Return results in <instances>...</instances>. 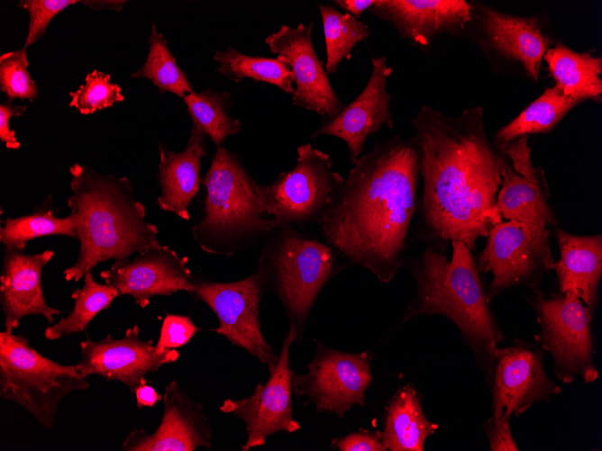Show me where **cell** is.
Masks as SVG:
<instances>
[{"label": "cell", "instance_id": "6da1fadb", "mask_svg": "<svg viewBox=\"0 0 602 451\" xmlns=\"http://www.w3.org/2000/svg\"><path fill=\"white\" fill-rule=\"evenodd\" d=\"M411 122L423 178L414 239L443 250L463 241L473 250L501 221L496 203L506 155L486 133L482 107L449 117L422 105Z\"/></svg>", "mask_w": 602, "mask_h": 451}, {"label": "cell", "instance_id": "7a4b0ae2", "mask_svg": "<svg viewBox=\"0 0 602 451\" xmlns=\"http://www.w3.org/2000/svg\"><path fill=\"white\" fill-rule=\"evenodd\" d=\"M419 176L414 138L377 141L352 165L321 216L326 243L351 265L390 283L404 261L419 209Z\"/></svg>", "mask_w": 602, "mask_h": 451}, {"label": "cell", "instance_id": "3957f363", "mask_svg": "<svg viewBox=\"0 0 602 451\" xmlns=\"http://www.w3.org/2000/svg\"><path fill=\"white\" fill-rule=\"evenodd\" d=\"M450 260L443 249L427 245L407 258L415 281V295L403 313V322L441 315L459 329L479 365L488 372L498 344L505 339L490 306L472 250L463 241L451 242Z\"/></svg>", "mask_w": 602, "mask_h": 451}, {"label": "cell", "instance_id": "277c9868", "mask_svg": "<svg viewBox=\"0 0 602 451\" xmlns=\"http://www.w3.org/2000/svg\"><path fill=\"white\" fill-rule=\"evenodd\" d=\"M72 194L67 204L76 223L80 249L63 271L78 282L99 263L121 260L160 245L156 225L146 221V208L136 200L130 180L102 175L78 163L69 167Z\"/></svg>", "mask_w": 602, "mask_h": 451}, {"label": "cell", "instance_id": "5b68a950", "mask_svg": "<svg viewBox=\"0 0 602 451\" xmlns=\"http://www.w3.org/2000/svg\"><path fill=\"white\" fill-rule=\"evenodd\" d=\"M203 184L206 189L204 216L192 232L203 250L226 252L245 239L273 232V219H266V185L254 181L239 158L219 147Z\"/></svg>", "mask_w": 602, "mask_h": 451}, {"label": "cell", "instance_id": "8992f818", "mask_svg": "<svg viewBox=\"0 0 602 451\" xmlns=\"http://www.w3.org/2000/svg\"><path fill=\"white\" fill-rule=\"evenodd\" d=\"M87 377L76 365L39 353L23 335L0 332V396L23 407L43 428H52L68 394L89 387Z\"/></svg>", "mask_w": 602, "mask_h": 451}, {"label": "cell", "instance_id": "52a82bcc", "mask_svg": "<svg viewBox=\"0 0 602 451\" xmlns=\"http://www.w3.org/2000/svg\"><path fill=\"white\" fill-rule=\"evenodd\" d=\"M278 229L263 256L266 265L260 268L298 339L316 297L333 272L335 257L327 243L299 234L291 225Z\"/></svg>", "mask_w": 602, "mask_h": 451}, {"label": "cell", "instance_id": "ba28073f", "mask_svg": "<svg viewBox=\"0 0 602 451\" xmlns=\"http://www.w3.org/2000/svg\"><path fill=\"white\" fill-rule=\"evenodd\" d=\"M527 300L540 326L536 344L551 355L557 379L564 383L578 377L588 383L595 382L598 371L591 333L594 312L572 293L546 296L539 290Z\"/></svg>", "mask_w": 602, "mask_h": 451}, {"label": "cell", "instance_id": "9c48e42d", "mask_svg": "<svg viewBox=\"0 0 602 451\" xmlns=\"http://www.w3.org/2000/svg\"><path fill=\"white\" fill-rule=\"evenodd\" d=\"M550 235V230L539 232L516 221H500L489 230L477 263L480 273L492 275L487 290L489 300L514 286L541 290L555 263Z\"/></svg>", "mask_w": 602, "mask_h": 451}, {"label": "cell", "instance_id": "30bf717a", "mask_svg": "<svg viewBox=\"0 0 602 451\" xmlns=\"http://www.w3.org/2000/svg\"><path fill=\"white\" fill-rule=\"evenodd\" d=\"M343 180L328 154L310 143L301 145L295 167L266 185L269 215L277 228L319 222Z\"/></svg>", "mask_w": 602, "mask_h": 451}, {"label": "cell", "instance_id": "8fae6325", "mask_svg": "<svg viewBox=\"0 0 602 451\" xmlns=\"http://www.w3.org/2000/svg\"><path fill=\"white\" fill-rule=\"evenodd\" d=\"M264 284L260 267L247 278L231 283L203 281L191 276L187 292L215 313L219 326L214 331L247 350L271 372L278 356L260 330L259 307Z\"/></svg>", "mask_w": 602, "mask_h": 451}, {"label": "cell", "instance_id": "7c38bea8", "mask_svg": "<svg viewBox=\"0 0 602 451\" xmlns=\"http://www.w3.org/2000/svg\"><path fill=\"white\" fill-rule=\"evenodd\" d=\"M371 358L368 352H341L318 343L307 372L293 374V393L306 396L317 412H331L342 419L354 405H365V393L372 381Z\"/></svg>", "mask_w": 602, "mask_h": 451}, {"label": "cell", "instance_id": "4fadbf2b", "mask_svg": "<svg viewBox=\"0 0 602 451\" xmlns=\"http://www.w3.org/2000/svg\"><path fill=\"white\" fill-rule=\"evenodd\" d=\"M543 356L537 344L524 340L496 348L493 365L486 372L494 418L517 417L561 392L546 374Z\"/></svg>", "mask_w": 602, "mask_h": 451}, {"label": "cell", "instance_id": "5bb4252c", "mask_svg": "<svg viewBox=\"0 0 602 451\" xmlns=\"http://www.w3.org/2000/svg\"><path fill=\"white\" fill-rule=\"evenodd\" d=\"M295 340L296 334L289 328L267 383H259L251 396L227 399L220 407L223 412L233 414L245 423L248 437L242 446L244 451L265 445L267 438L277 432L292 433L300 428L293 418L291 400L294 372L289 365V350Z\"/></svg>", "mask_w": 602, "mask_h": 451}, {"label": "cell", "instance_id": "9a60e30c", "mask_svg": "<svg viewBox=\"0 0 602 451\" xmlns=\"http://www.w3.org/2000/svg\"><path fill=\"white\" fill-rule=\"evenodd\" d=\"M140 328L134 325L126 329L121 338L110 334L98 341L88 337L80 342L81 359L76 364L85 375L98 374L106 381H120L131 392L144 382L149 373L162 365L174 363L179 357L176 349L160 350L153 340H142Z\"/></svg>", "mask_w": 602, "mask_h": 451}, {"label": "cell", "instance_id": "2e32d148", "mask_svg": "<svg viewBox=\"0 0 602 451\" xmlns=\"http://www.w3.org/2000/svg\"><path fill=\"white\" fill-rule=\"evenodd\" d=\"M313 23L296 27L282 25L265 39L272 53L288 64L294 77V105L333 118L344 107L334 92L327 71L312 42Z\"/></svg>", "mask_w": 602, "mask_h": 451}, {"label": "cell", "instance_id": "e0dca14e", "mask_svg": "<svg viewBox=\"0 0 602 451\" xmlns=\"http://www.w3.org/2000/svg\"><path fill=\"white\" fill-rule=\"evenodd\" d=\"M393 68L385 56L371 58V73L360 94L333 118L323 123L312 138L330 135L342 140L349 149L351 166L361 156L367 139L377 133L383 125L394 126L390 109L391 95L387 83Z\"/></svg>", "mask_w": 602, "mask_h": 451}, {"label": "cell", "instance_id": "ac0fdd59", "mask_svg": "<svg viewBox=\"0 0 602 451\" xmlns=\"http://www.w3.org/2000/svg\"><path fill=\"white\" fill-rule=\"evenodd\" d=\"M134 258L115 260L100 273L105 284L131 295L141 308H146L156 295L187 291L190 270L187 258L180 257L168 246L159 245L137 254Z\"/></svg>", "mask_w": 602, "mask_h": 451}, {"label": "cell", "instance_id": "d6986e66", "mask_svg": "<svg viewBox=\"0 0 602 451\" xmlns=\"http://www.w3.org/2000/svg\"><path fill=\"white\" fill-rule=\"evenodd\" d=\"M163 414L157 429L147 434L133 428L124 438L123 451H195L211 446V428L203 405L191 400L176 381L165 386Z\"/></svg>", "mask_w": 602, "mask_h": 451}, {"label": "cell", "instance_id": "ffe728a7", "mask_svg": "<svg viewBox=\"0 0 602 451\" xmlns=\"http://www.w3.org/2000/svg\"><path fill=\"white\" fill-rule=\"evenodd\" d=\"M473 6L465 0H378L369 11L421 48L442 33L463 31Z\"/></svg>", "mask_w": 602, "mask_h": 451}, {"label": "cell", "instance_id": "44dd1931", "mask_svg": "<svg viewBox=\"0 0 602 451\" xmlns=\"http://www.w3.org/2000/svg\"><path fill=\"white\" fill-rule=\"evenodd\" d=\"M54 255L49 249L28 254L14 248H5L0 275V303L6 331L13 332L28 315H41L50 324L54 316L59 315V310L46 302L41 285L42 269Z\"/></svg>", "mask_w": 602, "mask_h": 451}, {"label": "cell", "instance_id": "7402d4cb", "mask_svg": "<svg viewBox=\"0 0 602 451\" xmlns=\"http://www.w3.org/2000/svg\"><path fill=\"white\" fill-rule=\"evenodd\" d=\"M560 258L555 261L559 293L576 294L593 312L602 275V235L580 236L555 228Z\"/></svg>", "mask_w": 602, "mask_h": 451}, {"label": "cell", "instance_id": "603a6c76", "mask_svg": "<svg viewBox=\"0 0 602 451\" xmlns=\"http://www.w3.org/2000/svg\"><path fill=\"white\" fill-rule=\"evenodd\" d=\"M480 24L489 46L503 57L519 62L538 80L541 64L551 44L537 17H522L485 8Z\"/></svg>", "mask_w": 602, "mask_h": 451}, {"label": "cell", "instance_id": "cb8c5ba5", "mask_svg": "<svg viewBox=\"0 0 602 451\" xmlns=\"http://www.w3.org/2000/svg\"><path fill=\"white\" fill-rule=\"evenodd\" d=\"M204 147V134L193 124L189 140L182 151H170L160 145L158 180L161 194L157 204L162 211L189 220L188 206L198 193L201 159L206 156Z\"/></svg>", "mask_w": 602, "mask_h": 451}, {"label": "cell", "instance_id": "d4e9b609", "mask_svg": "<svg viewBox=\"0 0 602 451\" xmlns=\"http://www.w3.org/2000/svg\"><path fill=\"white\" fill-rule=\"evenodd\" d=\"M500 186L496 207L501 218L524 223L539 232L557 227V219L547 202V185L540 167L518 172L507 164Z\"/></svg>", "mask_w": 602, "mask_h": 451}, {"label": "cell", "instance_id": "484cf974", "mask_svg": "<svg viewBox=\"0 0 602 451\" xmlns=\"http://www.w3.org/2000/svg\"><path fill=\"white\" fill-rule=\"evenodd\" d=\"M438 428L426 418L415 386L407 383L396 392L385 408L381 441L385 450L423 451L427 437Z\"/></svg>", "mask_w": 602, "mask_h": 451}, {"label": "cell", "instance_id": "4316f807", "mask_svg": "<svg viewBox=\"0 0 602 451\" xmlns=\"http://www.w3.org/2000/svg\"><path fill=\"white\" fill-rule=\"evenodd\" d=\"M555 87L579 101L597 99L602 94V59L588 52H576L561 43L549 48L543 56Z\"/></svg>", "mask_w": 602, "mask_h": 451}, {"label": "cell", "instance_id": "83f0119b", "mask_svg": "<svg viewBox=\"0 0 602 451\" xmlns=\"http://www.w3.org/2000/svg\"><path fill=\"white\" fill-rule=\"evenodd\" d=\"M579 103L555 86L546 88L517 117L497 131L495 142L502 146L524 135L547 132Z\"/></svg>", "mask_w": 602, "mask_h": 451}, {"label": "cell", "instance_id": "f1b7e54d", "mask_svg": "<svg viewBox=\"0 0 602 451\" xmlns=\"http://www.w3.org/2000/svg\"><path fill=\"white\" fill-rule=\"evenodd\" d=\"M214 59L217 63L215 70L236 83L251 78L274 85L286 93H294L292 71L281 56L276 59L251 57L229 47L223 51L217 50Z\"/></svg>", "mask_w": 602, "mask_h": 451}, {"label": "cell", "instance_id": "f546056e", "mask_svg": "<svg viewBox=\"0 0 602 451\" xmlns=\"http://www.w3.org/2000/svg\"><path fill=\"white\" fill-rule=\"evenodd\" d=\"M118 295L117 289L97 283L91 271L87 272L84 276V285L75 289L71 294L75 302L73 310L66 318L48 326L44 337L49 340H56L85 330L96 315L108 309Z\"/></svg>", "mask_w": 602, "mask_h": 451}, {"label": "cell", "instance_id": "4dcf8cb0", "mask_svg": "<svg viewBox=\"0 0 602 451\" xmlns=\"http://www.w3.org/2000/svg\"><path fill=\"white\" fill-rule=\"evenodd\" d=\"M228 91L217 93L211 89L192 92L184 97L193 125L207 135L217 148L226 137L236 134L241 122L232 117L228 109L232 104Z\"/></svg>", "mask_w": 602, "mask_h": 451}, {"label": "cell", "instance_id": "1f68e13d", "mask_svg": "<svg viewBox=\"0 0 602 451\" xmlns=\"http://www.w3.org/2000/svg\"><path fill=\"white\" fill-rule=\"evenodd\" d=\"M326 49L325 69L336 72L340 63L351 59L354 46L366 40L369 30L366 23L348 13H342L332 5L318 4Z\"/></svg>", "mask_w": 602, "mask_h": 451}, {"label": "cell", "instance_id": "d6a6232c", "mask_svg": "<svg viewBox=\"0 0 602 451\" xmlns=\"http://www.w3.org/2000/svg\"><path fill=\"white\" fill-rule=\"evenodd\" d=\"M51 235L68 236L78 239L76 223L69 213L64 218L52 210H40L16 218H7L0 229V241L6 248L24 250L26 244L36 238Z\"/></svg>", "mask_w": 602, "mask_h": 451}, {"label": "cell", "instance_id": "836d02e7", "mask_svg": "<svg viewBox=\"0 0 602 451\" xmlns=\"http://www.w3.org/2000/svg\"><path fill=\"white\" fill-rule=\"evenodd\" d=\"M149 53L143 65L132 74L134 77L150 79L160 92H170L179 97L194 92L187 75L177 64L167 41L153 23L149 38Z\"/></svg>", "mask_w": 602, "mask_h": 451}, {"label": "cell", "instance_id": "e575fe53", "mask_svg": "<svg viewBox=\"0 0 602 451\" xmlns=\"http://www.w3.org/2000/svg\"><path fill=\"white\" fill-rule=\"evenodd\" d=\"M69 106L82 114H91L124 100L121 87L111 82V77L94 69L75 92H70Z\"/></svg>", "mask_w": 602, "mask_h": 451}, {"label": "cell", "instance_id": "d590c367", "mask_svg": "<svg viewBox=\"0 0 602 451\" xmlns=\"http://www.w3.org/2000/svg\"><path fill=\"white\" fill-rule=\"evenodd\" d=\"M28 66L24 49L0 56V87L10 100L33 101L38 96V87L28 72Z\"/></svg>", "mask_w": 602, "mask_h": 451}, {"label": "cell", "instance_id": "8d00e7d4", "mask_svg": "<svg viewBox=\"0 0 602 451\" xmlns=\"http://www.w3.org/2000/svg\"><path fill=\"white\" fill-rule=\"evenodd\" d=\"M78 3L76 0H25L19 5L30 15V23L24 50L36 42L46 32L51 19L66 7Z\"/></svg>", "mask_w": 602, "mask_h": 451}, {"label": "cell", "instance_id": "74e56055", "mask_svg": "<svg viewBox=\"0 0 602 451\" xmlns=\"http://www.w3.org/2000/svg\"><path fill=\"white\" fill-rule=\"evenodd\" d=\"M200 329L188 316L167 314L161 323L157 348L175 349L188 343Z\"/></svg>", "mask_w": 602, "mask_h": 451}, {"label": "cell", "instance_id": "f35d334b", "mask_svg": "<svg viewBox=\"0 0 602 451\" xmlns=\"http://www.w3.org/2000/svg\"><path fill=\"white\" fill-rule=\"evenodd\" d=\"M509 416H501L488 419L483 424V429L487 436L489 450L491 451H518V446L514 440L510 428Z\"/></svg>", "mask_w": 602, "mask_h": 451}, {"label": "cell", "instance_id": "ab89813d", "mask_svg": "<svg viewBox=\"0 0 602 451\" xmlns=\"http://www.w3.org/2000/svg\"><path fill=\"white\" fill-rule=\"evenodd\" d=\"M332 446L340 451H385L381 431L353 432L333 440Z\"/></svg>", "mask_w": 602, "mask_h": 451}, {"label": "cell", "instance_id": "60d3db41", "mask_svg": "<svg viewBox=\"0 0 602 451\" xmlns=\"http://www.w3.org/2000/svg\"><path fill=\"white\" fill-rule=\"evenodd\" d=\"M26 109V105L0 104V140L8 149H18L21 145L15 138L14 131L9 128V120L20 116Z\"/></svg>", "mask_w": 602, "mask_h": 451}, {"label": "cell", "instance_id": "b9f144b4", "mask_svg": "<svg viewBox=\"0 0 602 451\" xmlns=\"http://www.w3.org/2000/svg\"><path fill=\"white\" fill-rule=\"evenodd\" d=\"M134 393L138 409H142L144 407H153L162 399V395L159 393L152 386L148 385L146 382L142 383L136 389Z\"/></svg>", "mask_w": 602, "mask_h": 451}, {"label": "cell", "instance_id": "7bdbcfd3", "mask_svg": "<svg viewBox=\"0 0 602 451\" xmlns=\"http://www.w3.org/2000/svg\"><path fill=\"white\" fill-rule=\"evenodd\" d=\"M378 0H335L333 3L357 19L377 4Z\"/></svg>", "mask_w": 602, "mask_h": 451}, {"label": "cell", "instance_id": "ee69618b", "mask_svg": "<svg viewBox=\"0 0 602 451\" xmlns=\"http://www.w3.org/2000/svg\"><path fill=\"white\" fill-rule=\"evenodd\" d=\"M125 1H83L82 4L94 8L96 10L100 9H114L121 10Z\"/></svg>", "mask_w": 602, "mask_h": 451}]
</instances>
